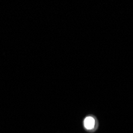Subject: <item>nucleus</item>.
<instances>
[{
    "label": "nucleus",
    "mask_w": 133,
    "mask_h": 133,
    "mask_svg": "<svg viewBox=\"0 0 133 133\" xmlns=\"http://www.w3.org/2000/svg\"><path fill=\"white\" fill-rule=\"evenodd\" d=\"M95 119L92 116H87L84 120V126L87 130H92L95 127Z\"/></svg>",
    "instance_id": "1"
}]
</instances>
